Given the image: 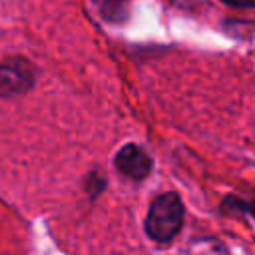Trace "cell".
I'll return each instance as SVG.
<instances>
[{"label":"cell","instance_id":"1","mask_svg":"<svg viewBox=\"0 0 255 255\" xmlns=\"http://www.w3.org/2000/svg\"><path fill=\"white\" fill-rule=\"evenodd\" d=\"M185 221V205L177 191H163L155 195L147 207V215L143 221L145 235L159 245L171 243Z\"/></svg>","mask_w":255,"mask_h":255},{"label":"cell","instance_id":"2","mask_svg":"<svg viewBox=\"0 0 255 255\" xmlns=\"http://www.w3.org/2000/svg\"><path fill=\"white\" fill-rule=\"evenodd\" d=\"M114 167L126 179L143 181L153 171V157L139 143H126L116 151Z\"/></svg>","mask_w":255,"mask_h":255},{"label":"cell","instance_id":"3","mask_svg":"<svg viewBox=\"0 0 255 255\" xmlns=\"http://www.w3.org/2000/svg\"><path fill=\"white\" fill-rule=\"evenodd\" d=\"M36 82V70L26 60L0 64V98L26 94Z\"/></svg>","mask_w":255,"mask_h":255},{"label":"cell","instance_id":"4","mask_svg":"<svg viewBox=\"0 0 255 255\" xmlns=\"http://www.w3.org/2000/svg\"><path fill=\"white\" fill-rule=\"evenodd\" d=\"M219 211L231 217H249L255 221V189L247 197H241L237 193L225 195L219 205Z\"/></svg>","mask_w":255,"mask_h":255},{"label":"cell","instance_id":"5","mask_svg":"<svg viewBox=\"0 0 255 255\" xmlns=\"http://www.w3.org/2000/svg\"><path fill=\"white\" fill-rule=\"evenodd\" d=\"M100 8V14L108 22H122L128 18L129 0H94Z\"/></svg>","mask_w":255,"mask_h":255},{"label":"cell","instance_id":"6","mask_svg":"<svg viewBox=\"0 0 255 255\" xmlns=\"http://www.w3.org/2000/svg\"><path fill=\"white\" fill-rule=\"evenodd\" d=\"M106 185H108V181H106L104 173L98 171V169L90 171L88 177L84 179V189H86V193L90 195V199H96V197L106 189Z\"/></svg>","mask_w":255,"mask_h":255},{"label":"cell","instance_id":"7","mask_svg":"<svg viewBox=\"0 0 255 255\" xmlns=\"http://www.w3.org/2000/svg\"><path fill=\"white\" fill-rule=\"evenodd\" d=\"M219 2L231 8H255V0H219Z\"/></svg>","mask_w":255,"mask_h":255}]
</instances>
